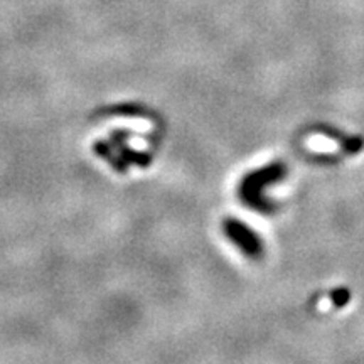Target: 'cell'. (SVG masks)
Listing matches in <instances>:
<instances>
[{"label":"cell","instance_id":"obj_1","mask_svg":"<svg viewBox=\"0 0 364 364\" xmlns=\"http://www.w3.org/2000/svg\"><path fill=\"white\" fill-rule=\"evenodd\" d=\"M225 231L228 238L233 240L235 243L252 258H257L258 255L262 253L260 240H258V236L255 235L248 226L241 225V223L235 220H230L225 223Z\"/></svg>","mask_w":364,"mask_h":364}]
</instances>
